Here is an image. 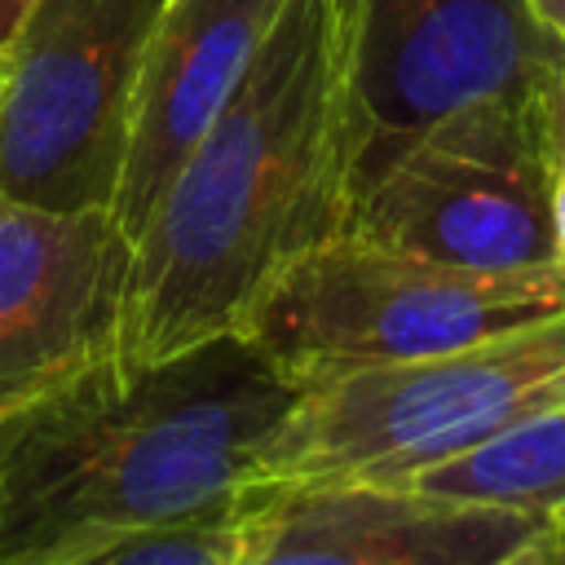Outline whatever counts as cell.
Returning <instances> with one entry per match:
<instances>
[{
    "label": "cell",
    "mask_w": 565,
    "mask_h": 565,
    "mask_svg": "<svg viewBox=\"0 0 565 565\" xmlns=\"http://www.w3.org/2000/svg\"><path fill=\"white\" fill-rule=\"evenodd\" d=\"M362 146L358 0H287L132 243L115 358L243 331L274 278L340 234Z\"/></svg>",
    "instance_id": "cell-1"
},
{
    "label": "cell",
    "mask_w": 565,
    "mask_h": 565,
    "mask_svg": "<svg viewBox=\"0 0 565 565\" xmlns=\"http://www.w3.org/2000/svg\"><path fill=\"white\" fill-rule=\"evenodd\" d=\"M296 397L247 331L141 366L97 358L0 415V565H62L238 499Z\"/></svg>",
    "instance_id": "cell-2"
},
{
    "label": "cell",
    "mask_w": 565,
    "mask_h": 565,
    "mask_svg": "<svg viewBox=\"0 0 565 565\" xmlns=\"http://www.w3.org/2000/svg\"><path fill=\"white\" fill-rule=\"evenodd\" d=\"M552 406H565V313L450 353L313 375L269 433L252 490L388 486Z\"/></svg>",
    "instance_id": "cell-3"
},
{
    "label": "cell",
    "mask_w": 565,
    "mask_h": 565,
    "mask_svg": "<svg viewBox=\"0 0 565 565\" xmlns=\"http://www.w3.org/2000/svg\"><path fill=\"white\" fill-rule=\"evenodd\" d=\"M556 154L547 79L468 102L362 159L340 234L459 269L552 265Z\"/></svg>",
    "instance_id": "cell-4"
},
{
    "label": "cell",
    "mask_w": 565,
    "mask_h": 565,
    "mask_svg": "<svg viewBox=\"0 0 565 565\" xmlns=\"http://www.w3.org/2000/svg\"><path fill=\"white\" fill-rule=\"evenodd\" d=\"M565 313V256L534 269H459L335 234L291 260L243 331L296 380L450 353Z\"/></svg>",
    "instance_id": "cell-5"
},
{
    "label": "cell",
    "mask_w": 565,
    "mask_h": 565,
    "mask_svg": "<svg viewBox=\"0 0 565 565\" xmlns=\"http://www.w3.org/2000/svg\"><path fill=\"white\" fill-rule=\"evenodd\" d=\"M163 0H31L0 49V199L115 212Z\"/></svg>",
    "instance_id": "cell-6"
},
{
    "label": "cell",
    "mask_w": 565,
    "mask_h": 565,
    "mask_svg": "<svg viewBox=\"0 0 565 565\" xmlns=\"http://www.w3.org/2000/svg\"><path fill=\"white\" fill-rule=\"evenodd\" d=\"M552 53L525 0H358L362 159L468 102L539 88Z\"/></svg>",
    "instance_id": "cell-7"
},
{
    "label": "cell",
    "mask_w": 565,
    "mask_h": 565,
    "mask_svg": "<svg viewBox=\"0 0 565 565\" xmlns=\"http://www.w3.org/2000/svg\"><path fill=\"white\" fill-rule=\"evenodd\" d=\"M128 269L115 212L0 199V415L115 353Z\"/></svg>",
    "instance_id": "cell-8"
},
{
    "label": "cell",
    "mask_w": 565,
    "mask_h": 565,
    "mask_svg": "<svg viewBox=\"0 0 565 565\" xmlns=\"http://www.w3.org/2000/svg\"><path fill=\"white\" fill-rule=\"evenodd\" d=\"M539 512L437 499L375 481L265 490L243 565H499Z\"/></svg>",
    "instance_id": "cell-9"
},
{
    "label": "cell",
    "mask_w": 565,
    "mask_h": 565,
    "mask_svg": "<svg viewBox=\"0 0 565 565\" xmlns=\"http://www.w3.org/2000/svg\"><path fill=\"white\" fill-rule=\"evenodd\" d=\"M287 0H163L132 93L115 221L137 243L177 168L221 115Z\"/></svg>",
    "instance_id": "cell-10"
},
{
    "label": "cell",
    "mask_w": 565,
    "mask_h": 565,
    "mask_svg": "<svg viewBox=\"0 0 565 565\" xmlns=\"http://www.w3.org/2000/svg\"><path fill=\"white\" fill-rule=\"evenodd\" d=\"M388 486L459 499V503H490L516 512H552L565 503V406L525 415L486 441L415 468Z\"/></svg>",
    "instance_id": "cell-11"
},
{
    "label": "cell",
    "mask_w": 565,
    "mask_h": 565,
    "mask_svg": "<svg viewBox=\"0 0 565 565\" xmlns=\"http://www.w3.org/2000/svg\"><path fill=\"white\" fill-rule=\"evenodd\" d=\"M260 494L265 490H243L238 499L221 508H207L199 516L154 525L141 534L110 539L62 565H243Z\"/></svg>",
    "instance_id": "cell-12"
},
{
    "label": "cell",
    "mask_w": 565,
    "mask_h": 565,
    "mask_svg": "<svg viewBox=\"0 0 565 565\" xmlns=\"http://www.w3.org/2000/svg\"><path fill=\"white\" fill-rule=\"evenodd\" d=\"M534 561L539 565H565V503H556L552 512H543V525L530 539Z\"/></svg>",
    "instance_id": "cell-13"
},
{
    "label": "cell",
    "mask_w": 565,
    "mask_h": 565,
    "mask_svg": "<svg viewBox=\"0 0 565 565\" xmlns=\"http://www.w3.org/2000/svg\"><path fill=\"white\" fill-rule=\"evenodd\" d=\"M547 106H552V132H556V150H565V44H561V40H556L552 71H547Z\"/></svg>",
    "instance_id": "cell-14"
},
{
    "label": "cell",
    "mask_w": 565,
    "mask_h": 565,
    "mask_svg": "<svg viewBox=\"0 0 565 565\" xmlns=\"http://www.w3.org/2000/svg\"><path fill=\"white\" fill-rule=\"evenodd\" d=\"M525 4H530L534 22H539L552 40H561V44H565V0H525Z\"/></svg>",
    "instance_id": "cell-15"
},
{
    "label": "cell",
    "mask_w": 565,
    "mask_h": 565,
    "mask_svg": "<svg viewBox=\"0 0 565 565\" xmlns=\"http://www.w3.org/2000/svg\"><path fill=\"white\" fill-rule=\"evenodd\" d=\"M26 9H31V0H0V49H4V40L13 35V26L22 22Z\"/></svg>",
    "instance_id": "cell-16"
},
{
    "label": "cell",
    "mask_w": 565,
    "mask_h": 565,
    "mask_svg": "<svg viewBox=\"0 0 565 565\" xmlns=\"http://www.w3.org/2000/svg\"><path fill=\"white\" fill-rule=\"evenodd\" d=\"M499 565H539V561H534V547H530V543H525V547H516V552H512V556H503V561H499Z\"/></svg>",
    "instance_id": "cell-17"
}]
</instances>
